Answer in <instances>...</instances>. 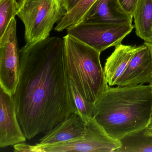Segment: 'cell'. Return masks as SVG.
<instances>
[{"instance_id":"cell-1","label":"cell","mask_w":152,"mask_h":152,"mask_svg":"<svg viewBox=\"0 0 152 152\" xmlns=\"http://www.w3.org/2000/svg\"><path fill=\"white\" fill-rule=\"evenodd\" d=\"M20 75L13 95L26 137L47 133L74 113L63 38L49 37L20 50Z\"/></svg>"},{"instance_id":"cell-2","label":"cell","mask_w":152,"mask_h":152,"mask_svg":"<svg viewBox=\"0 0 152 152\" xmlns=\"http://www.w3.org/2000/svg\"><path fill=\"white\" fill-rule=\"evenodd\" d=\"M152 114V86L107 85L95 104L93 118L113 138L147 127Z\"/></svg>"},{"instance_id":"cell-3","label":"cell","mask_w":152,"mask_h":152,"mask_svg":"<svg viewBox=\"0 0 152 152\" xmlns=\"http://www.w3.org/2000/svg\"><path fill=\"white\" fill-rule=\"evenodd\" d=\"M63 39L67 77L83 98L95 104L108 85L100 53L69 34Z\"/></svg>"},{"instance_id":"cell-4","label":"cell","mask_w":152,"mask_h":152,"mask_svg":"<svg viewBox=\"0 0 152 152\" xmlns=\"http://www.w3.org/2000/svg\"><path fill=\"white\" fill-rule=\"evenodd\" d=\"M66 12L62 0H20L17 16L24 25L26 45L49 37Z\"/></svg>"},{"instance_id":"cell-5","label":"cell","mask_w":152,"mask_h":152,"mask_svg":"<svg viewBox=\"0 0 152 152\" xmlns=\"http://www.w3.org/2000/svg\"><path fill=\"white\" fill-rule=\"evenodd\" d=\"M86 128L83 137L58 144L31 145V152H116L121 147L120 140L109 136L93 117L86 123Z\"/></svg>"},{"instance_id":"cell-6","label":"cell","mask_w":152,"mask_h":152,"mask_svg":"<svg viewBox=\"0 0 152 152\" xmlns=\"http://www.w3.org/2000/svg\"><path fill=\"white\" fill-rule=\"evenodd\" d=\"M133 25H114L83 22L68 27L67 34L101 53L121 44L134 29Z\"/></svg>"},{"instance_id":"cell-7","label":"cell","mask_w":152,"mask_h":152,"mask_svg":"<svg viewBox=\"0 0 152 152\" xmlns=\"http://www.w3.org/2000/svg\"><path fill=\"white\" fill-rule=\"evenodd\" d=\"M20 50L13 18L0 37V87L11 95L15 93L20 75Z\"/></svg>"},{"instance_id":"cell-8","label":"cell","mask_w":152,"mask_h":152,"mask_svg":"<svg viewBox=\"0 0 152 152\" xmlns=\"http://www.w3.org/2000/svg\"><path fill=\"white\" fill-rule=\"evenodd\" d=\"M26 139L18 119L14 96L0 87V147L15 145Z\"/></svg>"},{"instance_id":"cell-9","label":"cell","mask_w":152,"mask_h":152,"mask_svg":"<svg viewBox=\"0 0 152 152\" xmlns=\"http://www.w3.org/2000/svg\"><path fill=\"white\" fill-rule=\"evenodd\" d=\"M145 83L152 84V57L149 48L144 43L137 47L117 86H134Z\"/></svg>"},{"instance_id":"cell-10","label":"cell","mask_w":152,"mask_h":152,"mask_svg":"<svg viewBox=\"0 0 152 152\" xmlns=\"http://www.w3.org/2000/svg\"><path fill=\"white\" fill-rule=\"evenodd\" d=\"M133 17L126 12L118 0H97L83 21L114 25H132Z\"/></svg>"},{"instance_id":"cell-11","label":"cell","mask_w":152,"mask_h":152,"mask_svg":"<svg viewBox=\"0 0 152 152\" xmlns=\"http://www.w3.org/2000/svg\"><path fill=\"white\" fill-rule=\"evenodd\" d=\"M86 128V123L74 113L46 133L38 144L51 145L76 139L84 135Z\"/></svg>"},{"instance_id":"cell-12","label":"cell","mask_w":152,"mask_h":152,"mask_svg":"<svg viewBox=\"0 0 152 152\" xmlns=\"http://www.w3.org/2000/svg\"><path fill=\"white\" fill-rule=\"evenodd\" d=\"M137 49L136 46L121 44L115 47L114 51L107 59L104 68L106 80L109 86H117Z\"/></svg>"},{"instance_id":"cell-13","label":"cell","mask_w":152,"mask_h":152,"mask_svg":"<svg viewBox=\"0 0 152 152\" xmlns=\"http://www.w3.org/2000/svg\"><path fill=\"white\" fill-rule=\"evenodd\" d=\"M133 17L137 36L145 42H152V0H140Z\"/></svg>"},{"instance_id":"cell-14","label":"cell","mask_w":152,"mask_h":152,"mask_svg":"<svg viewBox=\"0 0 152 152\" xmlns=\"http://www.w3.org/2000/svg\"><path fill=\"white\" fill-rule=\"evenodd\" d=\"M116 152H152V133L146 128L124 136Z\"/></svg>"},{"instance_id":"cell-15","label":"cell","mask_w":152,"mask_h":152,"mask_svg":"<svg viewBox=\"0 0 152 152\" xmlns=\"http://www.w3.org/2000/svg\"><path fill=\"white\" fill-rule=\"evenodd\" d=\"M97 0H80L70 11L66 12L55 27V31L62 32L68 27L83 22L88 12Z\"/></svg>"},{"instance_id":"cell-16","label":"cell","mask_w":152,"mask_h":152,"mask_svg":"<svg viewBox=\"0 0 152 152\" xmlns=\"http://www.w3.org/2000/svg\"><path fill=\"white\" fill-rule=\"evenodd\" d=\"M68 83L70 93L76 109L75 114L78 115L86 123L93 117L95 104L89 103L85 100L72 82L69 79Z\"/></svg>"},{"instance_id":"cell-17","label":"cell","mask_w":152,"mask_h":152,"mask_svg":"<svg viewBox=\"0 0 152 152\" xmlns=\"http://www.w3.org/2000/svg\"><path fill=\"white\" fill-rule=\"evenodd\" d=\"M17 0H0V37L5 32L11 20L17 15Z\"/></svg>"},{"instance_id":"cell-18","label":"cell","mask_w":152,"mask_h":152,"mask_svg":"<svg viewBox=\"0 0 152 152\" xmlns=\"http://www.w3.org/2000/svg\"><path fill=\"white\" fill-rule=\"evenodd\" d=\"M140 0H118L120 5L128 14L133 17Z\"/></svg>"},{"instance_id":"cell-19","label":"cell","mask_w":152,"mask_h":152,"mask_svg":"<svg viewBox=\"0 0 152 152\" xmlns=\"http://www.w3.org/2000/svg\"><path fill=\"white\" fill-rule=\"evenodd\" d=\"M80 0H62V4L64 9L67 12L72 9Z\"/></svg>"},{"instance_id":"cell-20","label":"cell","mask_w":152,"mask_h":152,"mask_svg":"<svg viewBox=\"0 0 152 152\" xmlns=\"http://www.w3.org/2000/svg\"><path fill=\"white\" fill-rule=\"evenodd\" d=\"M146 129L149 131L150 132L152 133V114L151 115V119H150V121H149V124L147 127H146Z\"/></svg>"},{"instance_id":"cell-21","label":"cell","mask_w":152,"mask_h":152,"mask_svg":"<svg viewBox=\"0 0 152 152\" xmlns=\"http://www.w3.org/2000/svg\"><path fill=\"white\" fill-rule=\"evenodd\" d=\"M145 44H146L148 46V48H149V50H150V52H151V55H152V42H145ZM151 86H152V84L151 85Z\"/></svg>"},{"instance_id":"cell-22","label":"cell","mask_w":152,"mask_h":152,"mask_svg":"<svg viewBox=\"0 0 152 152\" xmlns=\"http://www.w3.org/2000/svg\"><path fill=\"white\" fill-rule=\"evenodd\" d=\"M17 1H18H18H20V0H17Z\"/></svg>"}]
</instances>
